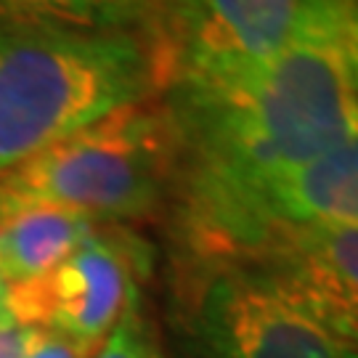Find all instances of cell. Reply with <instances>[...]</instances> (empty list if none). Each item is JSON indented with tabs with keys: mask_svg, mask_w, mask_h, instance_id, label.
I'll return each mask as SVG.
<instances>
[{
	"mask_svg": "<svg viewBox=\"0 0 358 358\" xmlns=\"http://www.w3.org/2000/svg\"><path fill=\"white\" fill-rule=\"evenodd\" d=\"M35 327H27L19 321L0 324V358H24Z\"/></svg>",
	"mask_w": 358,
	"mask_h": 358,
	"instance_id": "4fadbf2b",
	"label": "cell"
},
{
	"mask_svg": "<svg viewBox=\"0 0 358 358\" xmlns=\"http://www.w3.org/2000/svg\"><path fill=\"white\" fill-rule=\"evenodd\" d=\"M348 0H159L157 93L178 72L263 64L306 40H343Z\"/></svg>",
	"mask_w": 358,
	"mask_h": 358,
	"instance_id": "5b68a950",
	"label": "cell"
},
{
	"mask_svg": "<svg viewBox=\"0 0 358 358\" xmlns=\"http://www.w3.org/2000/svg\"><path fill=\"white\" fill-rule=\"evenodd\" d=\"M24 358H85V356H83L72 343H66L64 337L35 327Z\"/></svg>",
	"mask_w": 358,
	"mask_h": 358,
	"instance_id": "7c38bea8",
	"label": "cell"
},
{
	"mask_svg": "<svg viewBox=\"0 0 358 358\" xmlns=\"http://www.w3.org/2000/svg\"><path fill=\"white\" fill-rule=\"evenodd\" d=\"M176 143L159 101L122 106L53 141L0 178V220L56 207L133 223L170 205Z\"/></svg>",
	"mask_w": 358,
	"mask_h": 358,
	"instance_id": "3957f363",
	"label": "cell"
},
{
	"mask_svg": "<svg viewBox=\"0 0 358 358\" xmlns=\"http://www.w3.org/2000/svg\"><path fill=\"white\" fill-rule=\"evenodd\" d=\"M159 0H0V22L149 38Z\"/></svg>",
	"mask_w": 358,
	"mask_h": 358,
	"instance_id": "30bf717a",
	"label": "cell"
},
{
	"mask_svg": "<svg viewBox=\"0 0 358 358\" xmlns=\"http://www.w3.org/2000/svg\"><path fill=\"white\" fill-rule=\"evenodd\" d=\"M343 51H345L353 85L358 90V0H348L345 24H343Z\"/></svg>",
	"mask_w": 358,
	"mask_h": 358,
	"instance_id": "5bb4252c",
	"label": "cell"
},
{
	"mask_svg": "<svg viewBox=\"0 0 358 358\" xmlns=\"http://www.w3.org/2000/svg\"><path fill=\"white\" fill-rule=\"evenodd\" d=\"M154 247L125 223H101L38 279L11 287V316L64 337L90 358L128 310L141 306Z\"/></svg>",
	"mask_w": 358,
	"mask_h": 358,
	"instance_id": "8992f818",
	"label": "cell"
},
{
	"mask_svg": "<svg viewBox=\"0 0 358 358\" xmlns=\"http://www.w3.org/2000/svg\"><path fill=\"white\" fill-rule=\"evenodd\" d=\"M157 96L176 143L167 213L178 257H213L271 178L358 133L343 40H306L263 64L178 72Z\"/></svg>",
	"mask_w": 358,
	"mask_h": 358,
	"instance_id": "6da1fadb",
	"label": "cell"
},
{
	"mask_svg": "<svg viewBox=\"0 0 358 358\" xmlns=\"http://www.w3.org/2000/svg\"><path fill=\"white\" fill-rule=\"evenodd\" d=\"M101 223L90 215L38 207L0 220V276L8 287L24 284L59 266Z\"/></svg>",
	"mask_w": 358,
	"mask_h": 358,
	"instance_id": "9c48e42d",
	"label": "cell"
},
{
	"mask_svg": "<svg viewBox=\"0 0 358 358\" xmlns=\"http://www.w3.org/2000/svg\"><path fill=\"white\" fill-rule=\"evenodd\" d=\"M289 226L358 229V133L306 165L271 178L207 260H244L273 231Z\"/></svg>",
	"mask_w": 358,
	"mask_h": 358,
	"instance_id": "ba28073f",
	"label": "cell"
},
{
	"mask_svg": "<svg viewBox=\"0 0 358 358\" xmlns=\"http://www.w3.org/2000/svg\"><path fill=\"white\" fill-rule=\"evenodd\" d=\"M239 263L266 276L308 319L358 348V229H279Z\"/></svg>",
	"mask_w": 358,
	"mask_h": 358,
	"instance_id": "52a82bcc",
	"label": "cell"
},
{
	"mask_svg": "<svg viewBox=\"0 0 358 358\" xmlns=\"http://www.w3.org/2000/svg\"><path fill=\"white\" fill-rule=\"evenodd\" d=\"M90 358H167L165 345L141 306L128 310Z\"/></svg>",
	"mask_w": 358,
	"mask_h": 358,
	"instance_id": "8fae6325",
	"label": "cell"
},
{
	"mask_svg": "<svg viewBox=\"0 0 358 358\" xmlns=\"http://www.w3.org/2000/svg\"><path fill=\"white\" fill-rule=\"evenodd\" d=\"M157 96L149 40L0 22V178L90 122Z\"/></svg>",
	"mask_w": 358,
	"mask_h": 358,
	"instance_id": "7a4b0ae2",
	"label": "cell"
},
{
	"mask_svg": "<svg viewBox=\"0 0 358 358\" xmlns=\"http://www.w3.org/2000/svg\"><path fill=\"white\" fill-rule=\"evenodd\" d=\"M167 324L176 358H358L239 260L178 257Z\"/></svg>",
	"mask_w": 358,
	"mask_h": 358,
	"instance_id": "277c9868",
	"label": "cell"
},
{
	"mask_svg": "<svg viewBox=\"0 0 358 358\" xmlns=\"http://www.w3.org/2000/svg\"><path fill=\"white\" fill-rule=\"evenodd\" d=\"M13 321L11 316V287L6 284V279L0 276V324Z\"/></svg>",
	"mask_w": 358,
	"mask_h": 358,
	"instance_id": "9a60e30c",
	"label": "cell"
}]
</instances>
